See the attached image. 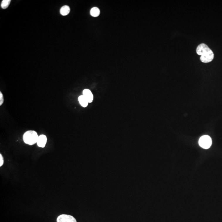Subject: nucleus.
<instances>
[{
  "mask_svg": "<svg viewBox=\"0 0 222 222\" xmlns=\"http://www.w3.org/2000/svg\"><path fill=\"white\" fill-rule=\"evenodd\" d=\"M100 10L97 7H94L91 9L90 14L93 17H97L100 15Z\"/></svg>",
  "mask_w": 222,
  "mask_h": 222,
  "instance_id": "nucleus-9",
  "label": "nucleus"
},
{
  "mask_svg": "<svg viewBox=\"0 0 222 222\" xmlns=\"http://www.w3.org/2000/svg\"><path fill=\"white\" fill-rule=\"evenodd\" d=\"M78 101L82 107H86L88 106L89 102L83 95H82L79 97Z\"/></svg>",
  "mask_w": 222,
  "mask_h": 222,
  "instance_id": "nucleus-7",
  "label": "nucleus"
},
{
  "mask_svg": "<svg viewBox=\"0 0 222 222\" xmlns=\"http://www.w3.org/2000/svg\"><path fill=\"white\" fill-rule=\"evenodd\" d=\"M199 146L204 149H209L212 144L211 138L206 135L202 136L199 139Z\"/></svg>",
  "mask_w": 222,
  "mask_h": 222,
  "instance_id": "nucleus-3",
  "label": "nucleus"
},
{
  "mask_svg": "<svg viewBox=\"0 0 222 222\" xmlns=\"http://www.w3.org/2000/svg\"><path fill=\"white\" fill-rule=\"evenodd\" d=\"M4 164V159L3 155L0 154V167H1Z\"/></svg>",
  "mask_w": 222,
  "mask_h": 222,
  "instance_id": "nucleus-12",
  "label": "nucleus"
},
{
  "mask_svg": "<svg viewBox=\"0 0 222 222\" xmlns=\"http://www.w3.org/2000/svg\"><path fill=\"white\" fill-rule=\"evenodd\" d=\"M197 55H200V59L203 63H209L213 60L214 55L213 51L205 44L199 45L196 49Z\"/></svg>",
  "mask_w": 222,
  "mask_h": 222,
  "instance_id": "nucleus-1",
  "label": "nucleus"
},
{
  "mask_svg": "<svg viewBox=\"0 0 222 222\" xmlns=\"http://www.w3.org/2000/svg\"><path fill=\"white\" fill-rule=\"evenodd\" d=\"M83 95L85 97L86 99L87 100L89 103H91L93 102L94 99V96L91 91L88 89H85L83 91Z\"/></svg>",
  "mask_w": 222,
  "mask_h": 222,
  "instance_id": "nucleus-6",
  "label": "nucleus"
},
{
  "mask_svg": "<svg viewBox=\"0 0 222 222\" xmlns=\"http://www.w3.org/2000/svg\"><path fill=\"white\" fill-rule=\"evenodd\" d=\"M39 136L36 132L32 130L27 131L23 135V141L25 144L33 145L37 143Z\"/></svg>",
  "mask_w": 222,
  "mask_h": 222,
  "instance_id": "nucleus-2",
  "label": "nucleus"
},
{
  "mask_svg": "<svg viewBox=\"0 0 222 222\" xmlns=\"http://www.w3.org/2000/svg\"><path fill=\"white\" fill-rule=\"evenodd\" d=\"M57 222H77V221L75 218L72 216L62 214L58 217Z\"/></svg>",
  "mask_w": 222,
  "mask_h": 222,
  "instance_id": "nucleus-4",
  "label": "nucleus"
},
{
  "mask_svg": "<svg viewBox=\"0 0 222 222\" xmlns=\"http://www.w3.org/2000/svg\"><path fill=\"white\" fill-rule=\"evenodd\" d=\"M4 101V96L1 92H0V106H1L3 105Z\"/></svg>",
  "mask_w": 222,
  "mask_h": 222,
  "instance_id": "nucleus-11",
  "label": "nucleus"
},
{
  "mask_svg": "<svg viewBox=\"0 0 222 222\" xmlns=\"http://www.w3.org/2000/svg\"><path fill=\"white\" fill-rule=\"evenodd\" d=\"M11 0H3L1 4V7L3 9H6L9 7L11 4Z\"/></svg>",
  "mask_w": 222,
  "mask_h": 222,
  "instance_id": "nucleus-10",
  "label": "nucleus"
},
{
  "mask_svg": "<svg viewBox=\"0 0 222 222\" xmlns=\"http://www.w3.org/2000/svg\"><path fill=\"white\" fill-rule=\"evenodd\" d=\"M47 142V138L46 136L45 135H41L39 136L37 144V145L39 147L44 148L45 147Z\"/></svg>",
  "mask_w": 222,
  "mask_h": 222,
  "instance_id": "nucleus-5",
  "label": "nucleus"
},
{
  "mask_svg": "<svg viewBox=\"0 0 222 222\" xmlns=\"http://www.w3.org/2000/svg\"><path fill=\"white\" fill-rule=\"evenodd\" d=\"M70 11V8L68 6H64L61 8L60 10V13L63 16H66L69 14Z\"/></svg>",
  "mask_w": 222,
  "mask_h": 222,
  "instance_id": "nucleus-8",
  "label": "nucleus"
}]
</instances>
